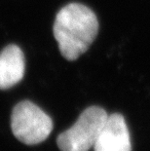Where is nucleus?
<instances>
[{
    "mask_svg": "<svg viewBox=\"0 0 150 151\" xmlns=\"http://www.w3.org/2000/svg\"><path fill=\"white\" fill-rule=\"evenodd\" d=\"M53 32L62 56L67 60H75L95 41L98 21L94 11L87 6L69 3L57 14Z\"/></svg>",
    "mask_w": 150,
    "mask_h": 151,
    "instance_id": "obj_1",
    "label": "nucleus"
},
{
    "mask_svg": "<svg viewBox=\"0 0 150 151\" xmlns=\"http://www.w3.org/2000/svg\"><path fill=\"white\" fill-rule=\"evenodd\" d=\"M108 118L100 106L86 108L71 128L60 134L57 144L60 151H89L95 146Z\"/></svg>",
    "mask_w": 150,
    "mask_h": 151,
    "instance_id": "obj_2",
    "label": "nucleus"
},
{
    "mask_svg": "<svg viewBox=\"0 0 150 151\" xmlns=\"http://www.w3.org/2000/svg\"><path fill=\"white\" fill-rule=\"evenodd\" d=\"M12 133L27 145H35L48 139L53 130V121L42 109L29 101L16 104L11 115Z\"/></svg>",
    "mask_w": 150,
    "mask_h": 151,
    "instance_id": "obj_3",
    "label": "nucleus"
},
{
    "mask_svg": "<svg viewBox=\"0 0 150 151\" xmlns=\"http://www.w3.org/2000/svg\"><path fill=\"white\" fill-rule=\"evenodd\" d=\"M94 151H132L130 132L120 113L108 116L98 136Z\"/></svg>",
    "mask_w": 150,
    "mask_h": 151,
    "instance_id": "obj_4",
    "label": "nucleus"
},
{
    "mask_svg": "<svg viewBox=\"0 0 150 151\" xmlns=\"http://www.w3.org/2000/svg\"><path fill=\"white\" fill-rule=\"evenodd\" d=\"M24 56L15 44L6 46L0 52V90L10 89L24 78Z\"/></svg>",
    "mask_w": 150,
    "mask_h": 151,
    "instance_id": "obj_5",
    "label": "nucleus"
}]
</instances>
